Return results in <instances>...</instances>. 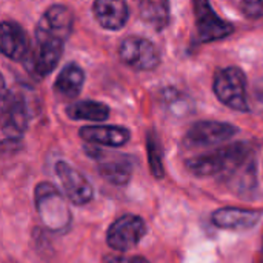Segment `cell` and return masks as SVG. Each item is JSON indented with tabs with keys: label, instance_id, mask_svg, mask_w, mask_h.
<instances>
[{
	"label": "cell",
	"instance_id": "16",
	"mask_svg": "<svg viewBox=\"0 0 263 263\" xmlns=\"http://www.w3.org/2000/svg\"><path fill=\"white\" fill-rule=\"evenodd\" d=\"M96 157L100 160L99 163V173L102 177H105L108 182L114 185H123L129 180L133 173V163L128 157L116 156V157H105L102 151H96Z\"/></svg>",
	"mask_w": 263,
	"mask_h": 263
},
{
	"label": "cell",
	"instance_id": "1",
	"mask_svg": "<svg viewBox=\"0 0 263 263\" xmlns=\"http://www.w3.org/2000/svg\"><path fill=\"white\" fill-rule=\"evenodd\" d=\"M248 156V146L245 143H234L220 149H216L213 153L193 157L186 162V168L200 177L205 176H214L227 170H234Z\"/></svg>",
	"mask_w": 263,
	"mask_h": 263
},
{
	"label": "cell",
	"instance_id": "2",
	"mask_svg": "<svg viewBox=\"0 0 263 263\" xmlns=\"http://www.w3.org/2000/svg\"><path fill=\"white\" fill-rule=\"evenodd\" d=\"M35 210L46 225L52 231H62L71 223V213L65 203L60 191L51 183H40L35 188Z\"/></svg>",
	"mask_w": 263,
	"mask_h": 263
},
{
	"label": "cell",
	"instance_id": "13",
	"mask_svg": "<svg viewBox=\"0 0 263 263\" xmlns=\"http://www.w3.org/2000/svg\"><path fill=\"white\" fill-rule=\"evenodd\" d=\"M262 214L253 210L242 208H220L213 214V223L223 230L247 231L254 228L260 222Z\"/></svg>",
	"mask_w": 263,
	"mask_h": 263
},
{
	"label": "cell",
	"instance_id": "8",
	"mask_svg": "<svg viewBox=\"0 0 263 263\" xmlns=\"http://www.w3.org/2000/svg\"><path fill=\"white\" fill-rule=\"evenodd\" d=\"M72 26L74 17L71 11L63 5H54L42 15L35 28V39H49L65 43L72 32Z\"/></svg>",
	"mask_w": 263,
	"mask_h": 263
},
{
	"label": "cell",
	"instance_id": "10",
	"mask_svg": "<svg viewBox=\"0 0 263 263\" xmlns=\"http://www.w3.org/2000/svg\"><path fill=\"white\" fill-rule=\"evenodd\" d=\"M28 108L22 97L14 94L6 96L3 91L2 99V131L8 139H18L28 128Z\"/></svg>",
	"mask_w": 263,
	"mask_h": 263
},
{
	"label": "cell",
	"instance_id": "6",
	"mask_svg": "<svg viewBox=\"0 0 263 263\" xmlns=\"http://www.w3.org/2000/svg\"><path fill=\"white\" fill-rule=\"evenodd\" d=\"M63 54V42L49 39H35L34 46L29 49L25 66L37 79L46 77L54 71Z\"/></svg>",
	"mask_w": 263,
	"mask_h": 263
},
{
	"label": "cell",
	"instance_id": "5",
	"mask_svg": "<svg viewBox=\"0 0 263 263\" xmlns=\"http://www.w3.org/2000/svg\"><path fill=\"white\" fill-rule=\"evenodd\" d=\"M194 15H196V29L197 40L200 43H208L228 37L234 26L223 18H220L213 9L210 0H193Z\"/></svg>",
	"mask_w": 263,
	"mask_h": 263
},
{
	"label": "cell",
	"instance_id": "20",
	"mask_svg": "<svg viewBox=\"0 0 263 263\" xmlns=\"http://www.w3.org/2000/svg\"><path fill=\"white\" fill-rule=\"evenodd\" d=\"M146 151H148V160L151 171L154 177L162 179L163 177V156H162V145L159 137L154 131L146 134Z\"/></svg>",
	"mask_w": 263,
	"mask_h": 263
},
{
	"label": "cell",
	"instance_id": "12",
	"mask_svg": "<svg viewBox=\"0 0 263 263\" xmlns=\"http://www.w3.org/2000/svg\"><path fill=\"white\" fill-rule=\"evenodd\" d=\"M92 11L99 25L111 31L123 28L129 17L128 0H94Z\"/></svg>",
	"mask_w": 263,
	"mask_h": 263
},
{
	"label": "cell",
	"instance_id": "17",
	"mask_svg": "<svg viewBox=\"0 0 263 263\" xmlns=\"http://www.w3.org/2000/svg\"><path fill=\"white\" fill-rule=\"evenodd\" d=\"M83 82H85L83 69L76 63H68L57 76L54 89L57 96L62 99H76L83 88Z\"/></svg>",
	"mask_w": 263,
	"mask_h": 263
},
{
	"label": "cell",
	"instance_id": "4",
	"mask_svg": "<svg viewBox=\"0 0 263 263\" xmlns=\"http://www.w3.org/2000/svg\"><path fill=\"white\" fill-rule=\"evenodd\" d=\"M146 234L145 220L134 214H125L119 217L106 233V242L111 250L126 253L139 245Z\"/></svg>",
	"mask_w": 263,
	"mask_h": 263
},
{
	"label": "cell",
	"instance_id": "9",
	"mask_svg": "<svg viewBox=\"0 0 263 263\" xmlns=\"http://www.w3.org/2000/svg\"><path fill=\"white\" fill-rule=\"evenodd\" d=\"M237 128L225 122H199L190 128L183 143L188 148H203L231 139Z\"/></svg>",
	"mask_w": 263,
	"mask_h": 263
},
{
	"label": "cell",
	"instance_id": "15",
	"mask_svg": "<svg viewBox=\"0 0 263 263\" xmlns=\"http://www.w3.org/2000/svg\"><path fill=\"white\" fill-rule=\"evenodd\" d=\"M129 131L122 126H83L80 137L89 143L105 146H123L129 140Z\"/></svg>",
	"mask_w": 263,
	"mask_h": 263
},
{
	"label": "cell",
	"instance_id": "18",
	"mask_svg": "<svg viewBox=\"0 0 263 263\" xmlns=\"http://www.w3.org/2000/svg\"><path fill=\"white\" fill-rule=\"evenodd\" d=\"M140 17L142 20L156 31H162L168 26L170 0H140Z\"/></svg>",
	"mask_w": 263,
	"mask_h": 263
},
{
	"label": "cell",
	"instance_id": "22",
	"mask_svg": "<svg viewBox=\"0 0 263 263\" xmlns=\"http://www.w3.org/2000/svg\"><path fill=\"white\" fill-rule=\"evenodd\" d=\"M105 263H149L143 257H125V256H108Z\"/></svg>",
	"mask_w": 263,
	"mask_h": 263
},
{
	"label": "cell",
	"instance_id": "19",
	"mask_svg": "<svg viewBox=\"0 0 263 263\" xmlns=\"http://www.w3.org/2000/svg\"><path fill=\"white\" fill-rule=\"evenodd\" d=\"M68 116L74 120L88 122H105L109 117V108L105 103L94 100H82L68 106Z\"/></svg>",
	"mask_w": 263,
	"mask_h": 263
},
{
	"label": "cell",
	"instance_id": "11",
	"mask_svg": "<svg viewBox=\"0 0 263 263\" xmlns=\"http://www.w3.org/2000/svg\"><path fill=\"white\" fill-rule=\"evenodd\" d=\"M55 173H57V177L62 182V188H63L66 197L71 200V203L85 205L92 199L94 191H92L91 183L86 180V177L82 173L74 170L71 165H68L66 162H59L55 165Z\"/></svg>",
	"mask_w": 263,
	"mask_h": 263
},
{
	"label": "cell",
	"instance_id": "7",
	"mask_svg": "<svg viewBox=\"0 0 263 263\" xmlns=\"http://www.w3.org/2000/svg\"><path fill=\"white\" fill-rule=\"evenodd\" d=\"M119 55L125 65L139 71H151L160 63V54L156 45L143 37L125 39L120 45Z\"/></svg>",
	"mask_w": 263,
	"mask_h": 263
},
{
	"label": "cell",
	"instance_id": "21",
	"mask_svg": "<svg viewBox=\"0 0 263 263\" xmlns=\"http://www.w3.org/2000/svg\"><path fill=\"white\" fill-rule=\"evenodd\" d=\"M240 8L248 18H263V0H242Z\"/></svg>",
	"mask_w": 263,
	"mask_h": 263
},
{
	"label": "cell",
	"instance_id": "23",
	"mask_svg": "<svg viewBox=\"0 0 263 263\" xmlns=\"http://www.w3.org/2000/svg\"><path fill=\"white\" fill-rule=\"evenodd\" d=\"M262 248H263V242H262Z\"/></svg>",
	"mask_w": 263,
	"mask_h": 263
},
{
	"label": "cell",
	"instance_id": "14",
	"mask_svg": "<svg viewBox=\"0 0 263 263\" xmlns=\"http://www.w3.org/2000/svg\"><path fill=\"white\" fill-rule=\"evenodd\" d=\"M29 40L25 29L14 22L2 23V52L11 60H23L29 52Z\"/></svg>",
	"mask_w": 263,
	"mask_h": 263
},
{
	"label": "cell",
	"instance_id": "3",
	"mask_svg": "<svg viewBox=\"0 0 263 263\" xmlns=\"http://www.w3.org/2000/svg\"><path fill=\"white\" fill-rule=\"evenodd\" d=\"M214 92L217 99L231 109L245 112L250 108L247 99V77L243 71L236 66L217 71L214 77Z\"/></svg>",
	"mask_w": 263,
	"mask_h": 263
}]
</instances>
